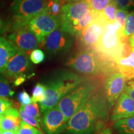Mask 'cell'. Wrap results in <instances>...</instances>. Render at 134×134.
<instances>
[{"instance_id":"cb8c5ba5","label":"cell","mask_w":134,"mask_h":134,"mask_svg":"<svg viewBox=\"0 0 134 134\" xmlns=\"http://www.w3.org/2000/svg\"><path fill=\"white\" fill-rule=\"evenodd\" d=\"M21 105L22 108L24 110V113L29 116L33 118L41 119V114H40L39 107L37 103H32L26 105Z\"/></svg>"},{"instance_id":"4316f807","label":"cell","mask_w":134,"mask_h":134,"mask_svg":"<svg viewBox=\"0 0 134 134\" xmlns=\"http://www.w3.org/2000/svg\"><path fill=\"white\" fill-rule=\"evenodd\" d=\"M17 134H43L41 130L36 127L31 126L25 123L23 120L21 121L19 129L17 131Z\"/></svg>"},{"instance_id":"ac0fdd59","label":"cell","mask_w":134,"mask_h":134,"mask_svg":"<svg viewBox=\"0 0 134 134\" xmlns=\"http://www.w3.org/2000/svg\"><path fill=\"white\" fill-rule=\"evenodd\" d=\"M117 70L127 81L134 78V49L127 57H121L115 62Z\"/></svg>"},{"instance_id":"d590c367","label":"cell","mask_w":134,"mask_h":134,"mask_svg":"<svg viewBox=\"0 0 134 134\" xmlns=\"http://www.w3.org/2000/svg\"><path fill=\"white\" fill-rule=\"evenodd\" d=\"M3 134H17V132H14V131H3Z\"/></svg>"},{"instance_id":"ffe728a7","label":"cell","mask_w":134,"mask_h":134,"mask_svg":"<svg viewBox=\"0 0 134 134\" xmlns=\"http://www.w3.org/2000/svg\"><path fill=\"white\" fill-rule=\"evenodd\" d=\"M117 9V6L111 1V3L103 9V11L99 14V16L106 23H113L115 21Z\"/></svg>"},{"instance_id":"ba28073f","label":"cell","mask_w":134,"mask_h":134,"mask_svg":"<svg viewBox=\"0 0 134 134\" xmlns=\"http://www.w3.org/2000/svg\"><path fill=\"white\" fill-rule=\"evenodd\" d=\"M28 26L36 35L39 46L43 47L46 38L61 26L60 17H55L43 11L30 20Z\"/></svg>"},{"instance_id":"d6986e66","label":"cell","mask_w":134,"mask_h":134,"mask_svg":"<svg viewBox=\"0 0 134 134\" xmlns=\"http://www.w3.org/2000/svg\"><path fill=\"white\" fill-rule=\"evenodd\" d=\"M113 127L119 134H134V116L117 120Z\"/></svg>"},{"instance_id":"836d02e7","label":"cell","mask_w":134,"mask_h":134,"mask_svg":"<svg viewBox=\"0 0 134 134\" xmlns=\"http://www.w3.org/2000/svg\"><path fill=\"white\" fill-rule=\"evenodd\" d=\"M27 77L29 76H27V75H21V76L17 77L16 78H15L14 81V85L16 86H19L20 85L23 84L25 81H26V78H27Z\"/></svg>"},{"instance_id":"6da1fadb","label":"cell","mask_w":134,"mask_h":134,"mask_svg":"<svg viewBox=\"0 0 134 134\" xmlns=\"http://www.w3.org/2000/svg\"><path fill=\"white\" fill-rule=\"evenodd\" d=\"M108 102L101 84L67 124L70 134H93L105 127L109 116Z\"/></svg>"},{"instance_id":"f1b7e54d","label":"cell","mask_w":134,"mask_h":134,"mask_svg":"<svg viewBox=\"0 0 134 134\" xmlns=\"http://www.w3.org/2000/svg\"><path fill=\"white\" fill-rule=\"evenodd\" d=\"M119 9H122L129 11L134 10V0H112Z\"/></svg>"},{"instance_id":"5bb4252c","label":"cell","mask_w":134,"mask_h":134,"mask_svg":"<svg viewBox=\"0 0 134 134\" xmlns=\"http://www.w3.org/2000/svg\"><path fill=\"white\" fill-rule=\"evenodd\" d=\"M31 69L32 65L27 53L18 50L8 62L3 75L8 78L15 79L21 75H27L26 73Z\"/></svg>"},{"instance_id":"e575fe53","label":"cell","mask_w":134,"mask_h":134,"mask_svg":"<svg viewBox=\"0 0 134 134\" xmlns=\"http://www.w3.org/2000/svg\"><path fill=\"white\" fill-rule=\"evenodd\" d=\"M95 134H113V132H112V130L110 128L104 127L103 129L96 132Z\"/></svg>"},{"instance_id":"7402d4cb","label":"cell","mask_w":134,"mask_h":134,"mask_svg":"<svg viewBox=\"0 0 134 134\" xmlns=\"http://www.w3.org/2000/svg\"><path fill=\"white\" fill-rule=\"evenodd\" d=\"M46 86L43 84L38 83L36 84L32 90V103H41L45 99Z\"/></svg>"},{"instance_id":"5b68a950","label":"cell","mask_w":134,"mask_h":134,"mask_svg":"<svg viewBox=\"0 0 134 134\" xmlns=\"http://www.w3.org/2000/svg\"><path fill=\"white\" fill-rule=\"evenodd\" d=\"M96 78H86L73 91L67 94L57 105L67 120H69L90 99L101 85Z\"/></svg>"},{"instance_id":"60d3db41","label":"cell","mask_w":134,"mask_h":134,"mask_svg":"<svg viewBox=\"0 0 134 134\" xmlns=\"http://www.w3.org/2000/svg\"><path fill=\"white\" fill-rule=\"evenodd\" d=\"M0 134H3V130L0 129Z\"/></svg>"},{"instance_id":"b9f144b4","label":"cell","mask_w":134,"mask_h":134,"mask_svg":"<svg viewBox=\"0 0 134 134\" xmlns=\"http://www.w3.org/2000/svg\"><path fill=\"white\" fill-rule=\"evenodd\" d=\"M133 83H134V78L133 79Z\"/></svg>"},{"instance_id":"f35d334b","label":"cell","mask_w":134,"mask_h":134,"mask_svg":"<svg viewBox=\"0 0 134 134\" xmlns=\"http://www.w3.org/2000/svg\"><path fill=\"white\" fill-rule=\"evenodd\" d=\"M129 38V39H134V34L133 35H132V36H130Z\"/></svg>"},{"instance_id":"603a6c76","label":"cell","mask_w":134,"mask_h":134,"mask_svg":"<svg viewBox=\"0 0 134 134\" xmlns=\"http://www.w3.org/2000/svg\"><path fill=\"white\" fill-rule=\"evenodd\" d=\"M134 34V10L129 13L125 21L123 35L127 37H130Z\"/></svg>"},{"instance_id":"277c9868","label":"cell","mask_w":134,"mask_h":134,"mask_svg":"<svg viewBox=\"0 0 134 134\" xmlns=\"http://www.w3.org/2000/svg\"><path fill=\"white\" fill-rule=\"evenodd\" d=\"M97 16L84 0L68 2L62 8L60 27L73 37H78Z\"/></svg>"},{"instance_id":"9a60e30c","label":"cell","mask_w":134,"mask_h":134,"mask_svg":"<svg viewBox=\"0 0 134 134\" xmlns=\"http://www.w3.org/2000/svg\"><path fill=\"white\" fill-rule=\"evenodd\" d=\"M134 116V100L123 92L117 100L110 115L112 121Z\"/></svg>"},{"instance_id":"ab89813d","label":"cell","mask_w":134,"mask_h":134,"mask_svg":"<svg viewBox=\"0 0 134 134\" xmlns=\"http://www.w3.org/2000/svg\"><path fill=\"white\" fill-rule=\"evenodd\" d=\"M78 1V0H67L68 2H72V1Z\"/></svg>"},{"instance_id":"f546056e","label":"cell","mask_w":134,"mask_h":134,"mask_svg":"<svg viewBox=\"0 0 134 134\" xmlns=\"http://www.w3.org/2000/svg\"><path fill=\"white\" fill-rule=\"evenodd\" d=\"M129 13V11L125 9H119V8H117V9L115 17V21L117 22L124 29L125 21H126V18Z\"/></svg>"},{"instance_id":"8992f818","label":"cell","mask_w":134,"mask_h":134,"mask_svg":"<svg viewBox=\"0 0 134 134\" xmlns=\"http://www.w3.org/2000/svg\"><path fill=\"white\" fill-rule=\"evenodd\" d=\"M123 31L124 28L115 21L106 23L95 46L98 52L114 62L121 58L124 43L120 37L123 36Z\"/></svg>"},{"instance_id":"4fadbf2b","label":"cell","mask_w":134,"mask_h":134,"mask_svg":"<svg viewBox=\"0 0 134 134\" xmlns=\"http://www.w3.org/2000/svg\"><path fill=\"white\" fill-rule=\"evenodd\" d=\"M105 24L106 23L98 15L77 37L80 46L83 49H90L95 47L103 32Z\"/></svg>"},{"instance_id":"52a82bcc","label":"cell","mask_w":134,"mask_h":134,"mask_svg":"<svg viewBox=\"0 0 134 134\" xmlns=\"http://www.w3.org/2000/svg\"><path fill=\"white\" fill-rule=\"evenodd\" d=\"M48 0H14L11 11L14 15L13 26L28 25L30 20L46 10Z\"/></svg>"},{"instance_id":"9c48e42d","label":"cell","mask_w":134,"mask_h":134,"mask_svg":"<svg viewBox=\"0 0 134 134\" xmlns=\"http://www.w3.org/2000/svg\"><path fill=\"white\" fill-rule=\"evenodd\" d=\"M73 42V37L63 31L60 27L47 36L43 47L50 57L62 56L71 50Z\"/></svg>"},{"instance_id":"2e32d148","label":"cell","mask_w":134,"mask_h":134,"mask_svg":"<svg viewBox=\"0 0 134 134\" xmlns=\"http://www.w3.org/2000/svg\"><path fill=\"white\" fill-rule=\"evenodd\" d=\"M21 121L19 111L16 108L11 107L3 115L0 129L3 131L17 132L19 129Z\"/></svg>"},{"instance_id":"83f0119b","label":"cell","mask_w":134,"mask_h":134,"mask_svg":"<svg viewBox=\"0 0 134 134\" xmlns=\"http://www.w3.org/2000/svg\"><path fill=\"white\" fill-rule=\"evenodd\" d=\"M45 58H46V56H45L43 52L41 49H38V48H36V49L33 50L31 52L29 56L31 61L36 65L42 63L44 61Z\"/></svg>"},{"instance_id":"e0dca14e","label":"cell","mask_w":134,"mask_h":134,"mask_svg":"<svg viewBox=\"0 0 134 134\" xmlns=\"http://www.w3.org/2000/svg\"><path fill=\"white\" fill-rule=\"evenodd\" d=\"M18 49L9 40L0 37V74H3L9 60Z\"/></svg>"},{"instance_id":"4dcf8cb0","label":"cell","mask_w":134,"mask_h":134,"mask_svg":"<svg viewBox=\"0 0 134 134\" xmlns=\"http://www.w3.org/2000/svg\"><path fill=\"white\" fill-rule=\"evenodd\" d=\"M13 102L11 100L0 97V115H4L10 108L13 107Z\"/></svg>"},{"instance_id":"30bf717a","label":"cell","mask_w":134,"mask_h":134,"mask_svg":"<svg viewBox=\"0 0 134 134\" xmlns=\"http://www.w3.org/2000/svg\"><path fill=\"white\" fill-rule=\"evenodd\" d=\"M13 31V32L8 36V40L18 50L27 53L39 46L36 35L28 25L19 27Z\"/></svg>"},{"instance_id":"d4e9b609","label":"cell","mask_w":134,"mask_h":134,"mask_svg":"<svg viewBox=\"0 0 134 134\" xmlns=\"http://www.w3.org/2000/svg\"><path fill=\"white\" fill-rule=\"evenodd\" d=\"M14 94V91L11 90L8 80L3 77H0V97L6 98L13 96Z\"/></svg>"},{"instance_id":"d6a6232c","label":"cell","mask_w":134,"mask_h":134,"mask_svg":"<svg viewBox=\"0 0 134 134\" xmlns=\"http://www.w3.org/2000/svg\"><path fill=\"white\" fill-rule=\"evenodd\" d=\"M124 92L134 100V83L133 80H130L126 82Z\"/></svg>"},{"instance_id":"1f68e13d","label":"cell","mask_w":134,"mask_h":134,"mask_svg":"<svg viewBox=\"0 0 134 134\" xmlns=\"http://www.w3.org/2000/svg\"><path fill=\"white\" fill-rule=\"evenodd\" d=\"M18 99L22 105H26L32 103L31 97L26 91L20 92L18 94Z\"/></svg>"},{"instance_id":"8fae6325","label":"cell","mask_w":134,"mask_h":134,"mask_svg":"<svg viewBox=\"0 0 134 134\" xmlns=\"http://www.w3.org/2000/svg\"><path fill=\"white\" fill-rule=\"evenodd\" d=\"M68 121L56 105L43 112L41 122L46 134H60L66 130Z\"/></svg>"},{"instance_id":"7bdbcfd3","label":"cell","mask_w":134,"mask_h":134,"mask_svg":"<svg viewBox=\"0 0 134 134\" xmlns=\"http://www.w3.org/2000/svg\"><path fill=\"white\" fill-rule=\"evenodd\" d=\"M66 1H67V0H66Z\"/></svg>"},{"instance_id":"484cf974","label":"cell","mask_w":134,"mask_h":134,"mask_svg":"<svg viewBox=\"0 0 134 134\" xmlns=\"http://www.w3.org/2000/svg\"><path fill=\"white\" fill-rule=\"evenodd\" d=\"M19 113L20 117H21V120H23V122H24L25 123L31 126H33L36 128L38 129H41V125H40V123H41V120L33 118V117H31L29 116L28 115H27L26 113H24V110L22 108L21 105H20L19 108Z\"/></svg>"},{"instance_id":"7c38bea8","label":"cell","mask_w":134,"mask_h":134,"mask_svg":"<svg viewBox=\"0 0 134 134\" xmlns=\"http://www.w3.org/2000/svg\"><path fill=\"white\" fill-rule=\"evenodd\" d=\"M126 81L124 77L117 71L110 73L105 78L103 88L109 110L114 106L117 100L124 91Z\"/></svg>"},{"instance_id":"8d00e7d4","label":"cell","mask_w":134,"mask_h":134,"mask_svg":"<svg viewBox=\"0 0 134 134\" xmlns=\"http://www.w3.org/2000/svg\"><path fill=\"white\" fill-rule=\"evenodd\" d=\"M3 21H2V20H1V18H0V31H1V29H2V27H3Z\"/></svg>"},{"instance_id":"44dd1931","label":"cell","mask_w":134,"mask_h":134,"mask_svg":"<svg viewBox=\"0 0 134 134\" xmlns=\"http://www.w3.org/2000/svg\"><path fill=\"white\" fill-rule=\"evenodd\" d=\"M88 3L90 8L96 15H99L112 0H84Z\"/></svg>"},{"instance_id":"74e56055","label":"cell","mask_w":134,"mask_h":134,"mask_svg":"<svg viewBox=\"0 0 134 134\" xmlns=\"http://www.w3.org/2000/svg\"><path fill=\"white\" fill-rule=\"evenodd\" d=\"M3 115H0V128H1V122H2V120H3Z\"/></svg>"},{"instance_id":"3957f363","label":"cell","mask_w":134,"mask_h":134,"mask_svg":"<svg viewBox=\"0 0 134 134\" xmlns=\"http://www.w3.org/2000/svg\"><path fill=\"white\" fill-rule=\"evenodd\" d=\"M100 53L91 49H82L71 57L66 65L78 73L92 76H107L115 71L114 63Z\"/></svg>"},{"instance_id":"7a4b0ae2","label":"cell","mask_w":134,"mask_h":134,"mask_svg":"<svg viewBox=\"0 0 134 134\" xmlns=\"http://www.w3.org/2000/svg\"><path fill=\"white\" fill-rule=\"evenodd\" d=\"M86 78L69 70H60L53 73L45 84V99L39 103L41 111L56 106L58 102Z\"/></svg>"}]
</instances>
